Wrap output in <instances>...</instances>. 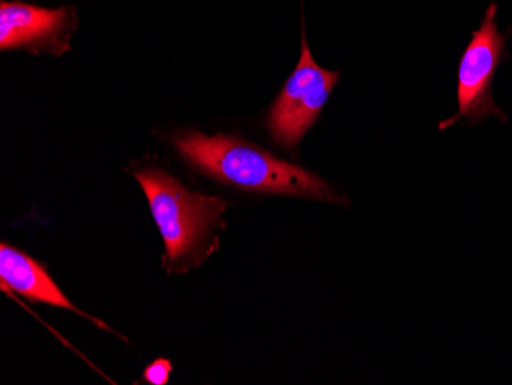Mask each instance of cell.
Listing matches in <instances>:
<instances>
[{
  "instance_id": "obj_1",
  "label": "cell",
  "mask_w": 512,
  "mask_h": 385,
  "mask_svg": "<svg viewBox=\"0 0 512 385\" xmlns=\"http://www.w3.org/2000/svg\"><path fill=\"white\" fill-rule=\"evenodd\" d=\"M195 168L226 185L267 194L296 195L341 203L321 177L229 135L186 132L174 140Z\"/></svg>"
},
{
  "instance_id": "obj_2",
  "label": "cell",
  "mask_w": 512,
  "mask_h": 385,
  "mask_svg": "<svg viewBox=\"0 0 512 385\" xmlns=\"http://www.w3.org/2000/svg\"><path fill=\"white\" fill-rule=\"evenodd\" d=\"M166 246L171 270L197 266L217 249L214 232L224 228L226 201L195 194L157 168L135 172Z\"/></svg>"
},
{
  "instance_id": "obj_3",
  "label": "cell",
  "mask_w": 512,
  "mask_h": 385,
  "mask_svg": "<svg viewBox=\"0 0 512 385\" xmlns=\"http://www.w3.org/2000/svg\"><path fill=\"white\" fill-rule=\"evenodd\" d=\"M339 76L341 73L324 70L315 62L302 31L301 59L267 114L266 128L273 142L296 149L318 122Z\"/></svg>"
},
{
  "instance_id": "obj_4",
  "label": "cell",
  "mask_w": 512,
  "mask_h": 385,
  "mask_svg": "<svg viewBox=\"0 0 512 385\" xmlns=\"http://www.w3.org/2000/svg\"><path fill=\"white\" fill-rule=\"evenodd\" d=\"M497 5L491 4L479 30L474 31L467 51L460 59L457 100L459 111L456 116L440 123L439 129L451 128L457 120L468 119L471 125L496 116L505 120L502 109L496 106L491 96V82L502 60L505 37L497 30Z\"/></svg>"
},
{
  "instance_id": "obj_5",
  "label": "cell",
  "mask_w": 512,
  "mask_h": 385,
  "mask_svg": "<svg viewBox=\"0 0 512 385\" xmlns=\"http://www.w3.org/2000/svg\"><path fill=\"white\" fill-rule=\"evenodd\" d=\"M66 10H46L36 5L5 2L0 4V48L37 47L56 42L68 25Z\"/></svg>"
},
{
  "instance_id": "obj_6",
  "label": "cell",
  "mask_w": 512,
  "mask_h": 385,
  "mask_svg": "<svg viewBox=\"0 0 512 385\" xmlns=\"http://www.w3.org/2000/svg\"><path fill=\"white\" fill-rule=\"evenodd\" d=\"M0 278L4 290L11 289L28 300L73 310L86 316L65 297V293L54 283L42 264L5 243L0 247Z\"/></svg>"
},
{
  "instance_id": "obj_7",
  "label": "cell",
  "mask_w": 512,
  "mask_h": 385,
  "mask_svg": "<svg viewBox=\"0 0 512 385\" xmlns=\"http://www.w3.org/2000/svg\"><path fill=\"white\" fill-rule=\"evenodd\" d=\"M171 372V361H168V359L165 358H160L146 367L145 373H143V379H145L148 384L165 385L169 382V376H171Z\"/></svg>"
}]
</instances>
